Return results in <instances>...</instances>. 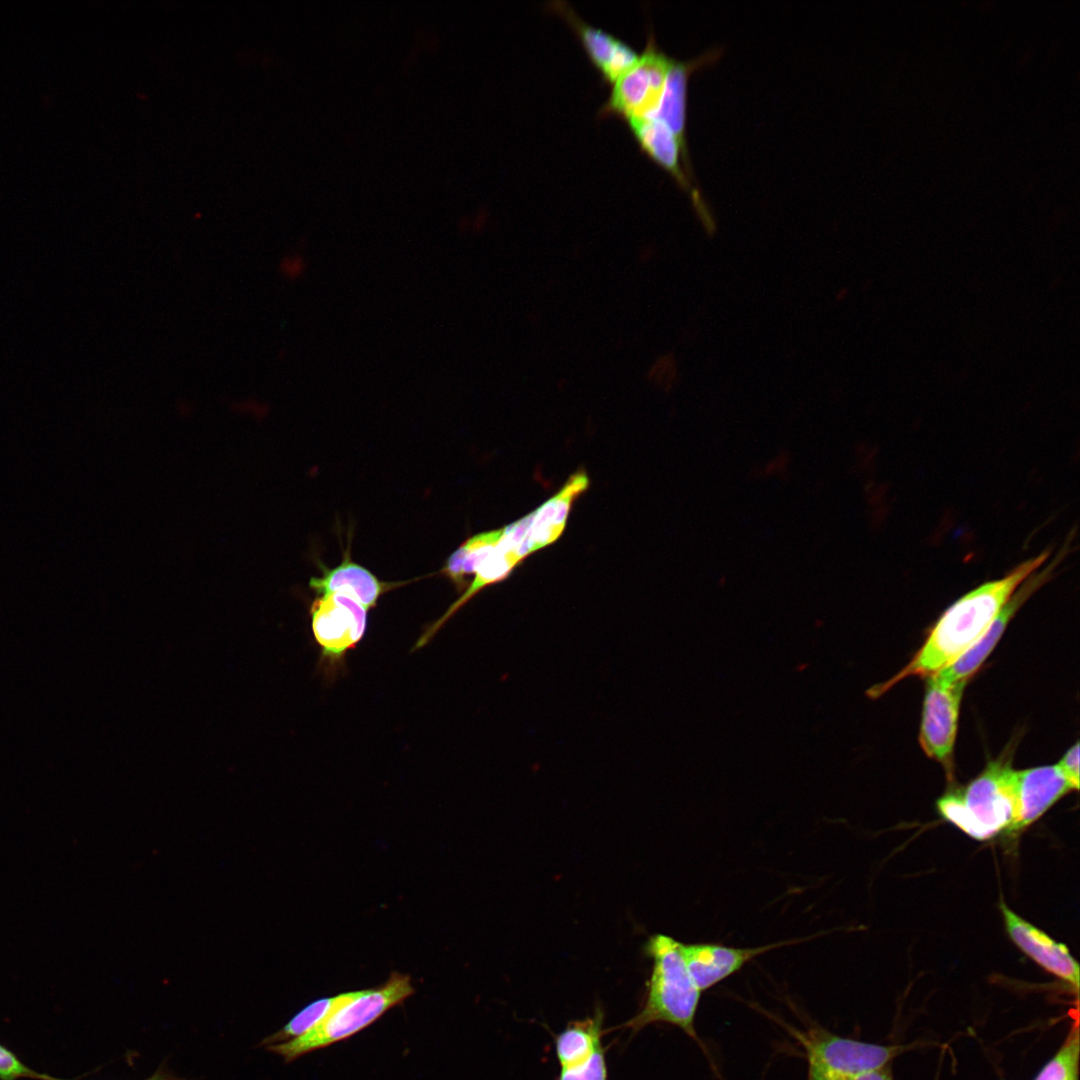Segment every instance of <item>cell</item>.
Masks as SVG:
<instances>
[{
	"label": "cell",
	"instance_id": "obj_3",
	"mask_svg": "<svg viewBox=\"0 0 1080 1080\" xmlns=\"http://www.w3.org/2000/svg\"><path fill=\"white\" fill-rule=\"evenodd\" d=\"M414 993L408 975L393 972L382 985L347 996L320 1024L292 1040L267 1046L290 1063L309 1052L346 1040Z\"/></svg>",
	"mask_w": 1080,
	"mask_h": 1080
},
{
	"label": "cell",
	"instance_id": "obj_11",
	"mask_svg": "<svg viewBox=\"0 0 1080 1080\" xmlns=\"http://www.w3.org/2000/svg\"><path fill=\"white\" fill-rule=\"evenodd\" d=\"M1016 818L1006 835L1016 836L1072 790L1056 765L1014 770Z\"/></svg>",
	"mask_w": 1080,
	"mask_h": 1080
},
{
	"label": "cell",
	"instance_id": "obj_16",
	"mask_svg": "<svg viewBox=\"0 0 1080 1080\" xmlns=\"http://www.w3.org/2000/svg\"><path fill=\"white\" fill-rule=\"evenodd\" d=\"M627 124L640 149L682 187H689L680 165V156H686V147L669 127L655 118L633 119Z\"/></svg>",
	"mask_w": 1080,
	"mask_h": 1080
},
{
	"label": "cell",
	"instance_id": "obj_1",
	"mask_svg": "<svg viewBox=\"0 0 1080 1080\" xmlns=\"http://www.w3.org/2000/svg\"><path fill=\"white\" fill-rule=\"evenodd\" d=\"M1049 555L1044 551L959 598L939 618L913 659L894 677L870 688L867 695L878 697L907 677L928 678L950 665L980 638L1017 588Z\"/></svg>",
	"mask_w": 1080,
	"mask_h": 1080
},
{
	"label": "cell",
	"instance_id": "obj_22",
	"mask_svg": "<svg viewBox=\"0 0 1080 1080\" xmlns=\"http://www.w3.org/2000/svg\"><path fill=\"white\" fill-rule=\"evenodd\" d=\"M607 1078L605 1050L601 1047L584 1061L560 1068L558 1080H607Z\"/></svg>",
	"mask_w": 1080,
	"mask_h": 1080
},
{
	"label": "cell",
	"instance_id": "obj_20",
	"mask_svg": "<svg viewBox=\"0 0 1080 1080\" xmlns=\"http://www.w3.org/2000/svg\"><path fill=\"white\" fill-rule=\"evenodd\" d=\"M347 993L311 1002L294 1015L280 1030L263 1039L260 1045H273L297 1038L320 1024L341 1002Z\"/></svg>",
	"mask_w": 1080,
	"mask_h": 1080
},
{
	"label": "cell",
	"instance_id": "obj_24",
	"mask_svg": "<svg viewBox=\"0 0 1080 1080\" xmlns=\"http://www.w3.org/2000/svg\"><path fill=\"white\" fill-rule=\"evenodd\" d=\"M277 269L285 280L297 281L306 274L308 261L302 253L290 252L281 257Z\"/></svg>",
	"mask_w": 1080,
	"mask_h": 1080
},
{
	"label": "cell",
	"instance_id": "obj_27",
	"mask_svg": "<svg viewBox=\"0 0 1080 1080\" xmlns=\"http://www.w3.org/2000/svg\"><path fill=\"white\" fill-rule=\"evenodd\" d=\"M46 1080H65V1079H59V1078H55L53 1076L48 1075ZM145 1080H184V1079L175 1076L173 1073L169 1072L163 1066H161L155 1071V1073L153 1075H151L149 1078H147Z\"/></svg>",
	"mask_w": 1080,
	"mask_h": 1080
},
{
	"label": "cell",
	"instance_id": "obj_8",
	"mask_svg": "<svg viewBox=\"0 0 1080 1080\" xmlns=\"http://www.w3.org/2000/svg\"><path fill=\"white\" fill-rule=\"evenodd\" d=\"M967 681L949 686L928 677L923 703L919 742L930 758L950 772L957 732L960 701Z\"/></svg>",
	"mask_w": 1080,
	"mask_h": 1080
},
{
	"label": "cell",
	"instance_id": "obj_6",
	"mask_svg": "<svg viewBox=\"0 0 1080 1080\" xmlns=\"http://www.w3.org/2000/svg\"><path fill=\"white\" fill-rule=\"evenodd\" d=\"M673 60L657 48L650 35L636 64L613 83L600 115H615L626 122L653 118Z\"/></svg>",
	"mask_w": 1080,
	"mask_h": 1080
},
{
	"label": "cell",
	"instance_id": "obj_12",
	"mask_svg": "<svg viewBox=\"0 0 1080 1080\" xmlns=\"http://www.w3.org/2000/svg\"><path fill=\"white\" fill-rule=\"evenodd\" d=\"M552 5L571 25L591 63L606 82L613 84L636 64L640 54L630 45L586 23L566 3L556 2Z\"/></svg>",
	"mask_w": 1080,
	"mask_h": 1080
},
{
	"label": "cell",
	"instance_id": "obj_17",
	"mask_svg": "<svg viewBox=\"0 0 1080 1080\" xmlns=\"http://www.w3.org/2000/svg\"><path fill=\"white\" fill-rule=\"evenodd\" d=\"M602 1026L603 1014L600 1010L592 1017L568 1024L555 1039L560 1068L576 1065L603 1047Z\"/></svg>",
	"mask_w": 1080,
	"mask_h": 1080
},
{
	"label": "cell",
	"instance_id": "obj_21",
	"mask_svg": "<svg viewBox=\"0 0 1080 1080\" xmlns=\"http://www.w3.org/2000/svg\"><path fill=\"white\" fill-rule=\"evenodd\" d=\"M1079 1049V1030L1076 1025L1064 1045L1043 1067L1035 1080H1078Z\"/></svg>",
	"mask_w": 1080,
	"mask_h": 1080
},
{
	"label": "cell",
	"instance_id": "obj_15",
	"mask_svg": "<svg viewBox=\"0 0 1080 1080\" xmlns=\"http://www.w3.org/2000/svg\"><path fill=\"white\" fill-rule=\"evenodd\" d=\"M589 485L587 473L584 470L577 471L570 475L556 494L532 511L528 533L533 553L553 544L561 536L572 504Z\"/></svg>",
	"mask_w": 1080,
	"mask_h": 1080
},
{
	"label": "cell",
	"instance_id": "obj_2",
	"mask_svg": "<svg viewBox=\"0 0 1080 1080\" xmlns=\"http://www.w3.org/2000/svg\"><path fill=\"white\" fill-rule=\"evenodd\" d=\"M681 946L667 935L649 939L646 950L653 967L647 997L642 1009L622 1027L636 1033L650 1024L665 1022L696 1038L694 1023L701 991L688 972Z\"/></svg>",
	"mask_w": 1080,
	"mask_h": 1080
},
{
	"label": "cell",
	"instance_id": "obj_25",
	"mask_svg": "<svg viewBox=\"0 0 1080 1080\" xmlns=\"http://www.w3.org/2000/svg\"><path fill=\"white\" fill-rule=\"evenodd\" d=\"M1072 790L1079 788V743L1069 748L1057 764Z\"/></svg>",
	"mask_w": 1080,
	"mask_h": 1080
},
{
	"label": "cell",
	"instance_id": "obj_19",
	"mask_svg": "<svg viewBox=\"0 0 1080 1080\" xmlns=\"http://www.w3.org/2000/svg\"><path fill=\"white\" fill-rule=\"evenodd\" d=\"M503 528L476 534L463 542L447 559L441 573L458 589L464 588L465 577L475 573L480 563L495 548Z\"/></svg>",
	"mask_w": 1080,
	"mask_h": 1080
},
{
	"label": "cell",
	"instance_id": "obj_26",
	"mask_svg": "<svg viewBox=\"0 0 1080 1080\" xmlns=\"http://www.w3.org/2000/svg\"><path fill=\"white\" fill-rule=\"evenodd\" d=\"M852 1080H893L886 1067L861 1074Z\"/></svg>",
	"mask_w": 1080,
	"mask_h": 1080
},
{
	"label": "cell",
	"instance_id": "obj_7",
	"mask_svg": "<svg viewBox=\"0 0 1080 1080\" xmlns=\"http://www.w3.org/2000/svg\"><path fill=\"white\" fill-rule=\"evenodd\" d=\"M314 638L322 658L330 663L342 659L363 638L367 610L353 598L339 593L319 596L310 608Z\"/></svg>",
	"mask_w": 1080,
	"mask_h": 1080
},
{
	"label": "cell",
	"instance_id": "obj_5",
	"mask_svg": "<svg viewBox=\"0 0 1080 1080\" xmlns=\"http://www.w3.org/2000/svg\"><path fill=\"white\" fill-rule=\"evenodd\" d=\"M808 1080H852L886 1066L898 1053L896 1046L877 1045L813 1031L804 1039Z\"/></svg>",
	"mask_w": 1080,
	"mask_h": 1080
},
{
	"label": "cell",
	"instance_id": "obj_14",
	"mask_svg": "<svg viewBox=\"0 0 1080 1080\" xmlns=\"http://www.w3.org/2000/svg\"><path fill=\"white\" fill-rule=\"evenodd\" d=\"M320 568L321 576L310 580V587L319 596L344 594L366 610L375 607L382 594L400 585L380 581L371 571L352 561L349 553L338 566L329 569L320 564Z\"/></svg>",
	"mask_w": 1080,
	"mask_h": 1080
},
{
	"label": "cell",
	"instance_id": "obj_13",
	"mask_svg": "<svg viewBox=\"0 0 1080 1080\" xmlns=\"http://www.w3.org/2000/svg\"><path fill=\"white\" fill-rule=\"evenodd\" d=\"M781 945L783 942L738 948L715 943H682L681 953L695 985L703 991L732 975L754 957Z\"/></svg>",
	"mask_w": 1080,
	"mask_h": 1080
},
{
	"label": "cell",
	"instance_id": "obj_23",
	"mask_svg": "<svg viewBox=\"0 0 1080 1080\" xmlns=\"http://www.w3.org/2000/svg\"><path fill=\"white\" fill-rule=\"evenodd\" d=\"M46 1076L47 1074L29 1068L13 1051L0 1043V1080H19L21 1078L45 1080Z\"/></svg>",
	"mask_w": 1080,
	"mask_h": 1080
},
{
	"label": "cell",
	"instance_id": "obj_4",
	"mask_svg": "<svg viewBox=\"0 0 1080 1080\" xmlns=\"http://www.w3.org/2000/svg\"><path fill=\"white\" fill-rule=\"evenodd\" d=\"M961 796L966 812L967 835L983 841L1006 832L1016 818L1014 769L1009 759L990 761Z\"/></svg>",
	"mask_w": 1080,
	"mask_h": 1080
},
{
	"label": "cell",
	"instance_id": "obj_9",
	"mask_svg": "<svg viewBox=\"0 0 1080 1080\" xmlns=\"http://www.w3.org/2000/svg\"><path fill=\"white\" fill-rule=\"evenodd\" d=\"M1059 559H1054L1040 571L1038 569L1031 574L1017 588L980 638L950 665L930 677L942 686L967 681L991 653L1019 608L1050 579Z\"/></svg>",
	"mask_w": 1080,
	"mask_h": 1080
},
{
	"label": "cell",
	"instance_id": "obj_10",
	"mask_svg": "<svg viewBox=\"0 0 1080 1080\" xmlns=\"http://www.w3.org/2000/svg\"><path fill=\"white\" fill-rule=\"evenodd\" d=\"M1005 928L1011 940L1033 961L1049 973L1079 988V965L1066 945L1021 918L1004 902L1000 903Z\"/></svg>",
	"mask_w": 1080,
	"mask_h": 1080
},
{
	"label": "cell",
	"instance_id": "obj_18",
	"mask_svg": "<svg viewBox=\"0 0 1080 1080\" xmlns=\"http://www.w3.org/2000/svg\"><path fill=\"white\" fill-rule=\"evenodd\" d=\"M694 64L673 60L658 109L653 118L662 121L685 144L687 83Z\"/></svg>",
	"mask_w": 1080,
	"mask_h": 1080
}]
</instances>
